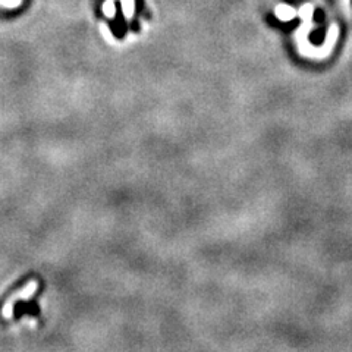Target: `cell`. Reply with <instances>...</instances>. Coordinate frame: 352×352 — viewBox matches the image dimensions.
<instances>
[{"instance_id":"obj_1","label":"cell","mask_w":352,"mask_h":352,"mask_svg":"<svg viewBox=\"0 0 352 352\" xmlns=\"http://www.w3.org/2000/svg\"><path fill=\"white\" fill-rule=\"evenodd\" d=\"M37 288H38V283H37V281H33L30 282L25 288H23L22 291H19V292H16V295H13V296H11L8 301H6V304H5V307H3V316L6 317V318H9L12 314V308H13V304H15V301H18V299H27V298H30L33 293L37 291Z\"/></svg>"}]
</instances>
